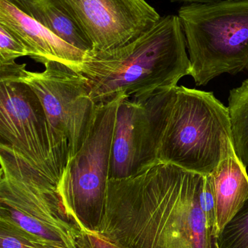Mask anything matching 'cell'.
<instances>
[{
  "instance_id": "ffe728a7",
  "label": "cell",
  "mask_w": 248,
  "mask_h": 248,
  "mask_svg": "<svg viewBox=\"0 0 248 248\" xmlns=\"http://www.w3.org/2000/svg\"><path fill=\"white\" fill-rule=\"evenodd\" d=\"M74 248H124L96 232L81 231L74 237Z\"/></svg>"
},
{
  "instance_id": "ba28073f",
  "label": "cell",
  "mask_w": 248,
  "mask_h": 248,
  "mask_svg": "<svg viewBox=\"0 0 248 248\" xmlns=\"http://www.w3.org/2000/svg\"><path fill=\"white\" fill-rule=\"evenodd\" d=\"M176 87L147 98L121 100L109 179L129 177L157 161L159 144L174 102Z\"/></svg>"
},
{
  "instance_id": "52a82bcc",
  "label": "cell",
  "mask_w": 248,
  "mask_h": 248,
  "mask_svg": "<svg viewBox=\"0 0 248 248\" xmlns=\"http://www.w3.org/2000/svg\"><path fill=\"white\" fill-rule=\"evenodd\" d=\"M44 65L42 72H32L16 61L0 63V78L24 83L34 92L53 128L68 140L69 160L84 141L96 105L80 71L54 61Z\"/></svg>"
},
{
  "instance_id": "e0dca14e",
  "label": "cell",
  "mask_w": 248,
  "mask_h": 248,
  "mask_svg": "<svg viewBox=\"0 0 248 248\" xmlns=\"http://www.w3.org/2000/svg\"><path fill=\"white\" fill-rule=\"evenodd\" d=\"M0 248H60L42 241L7 221L0 220Z\"/></svg>"
},
{
  "instance_id": "d6986e66",
  "label": "cell",
  "mask_w": 248,
  "mask_h": 248,
  "mask_svg": "<svg viewBox=\"0 0 248 248\" xmlns=\"http://www.w3.org/2000/svg\"><path fill=\"white\" fill-rule=\"evenodd\" d=\"M200 205L215 240L217 228L215 200L209 174L204 176L203 185L200 193Z\"/></svg>"
},
{
  "instance_id": "2e32d148",
  "label": "cell",
  "mask_w": 248,
  "mask_h": 248,
  "mask_svg": "<svg viewBox=\"0 0 248 248\" xmlns=\"http://www.w3.org/2000/svg\"><path fill=\"white\" fill-rule=\"evenodd\" d=\"M218 248H248V200L215 240Z\"/></svg>"
},
{
  "instance_id": "277c9868",
  "label": "cell",
  "mask_w": 248,
  "mask_h": 248,
  "mask_svg": "<svg viewBox=\"0 0 248 248\" xmlns=\"http://www.w3.org/2000/svg\"><path fill=\"white\" fill-rule=\"evenodd\" d=\"M178 16L197 85L248 71V0L186 4Z\"/></svg>"
},
{
  "instance_id": "8fae6325",
  "label": "cell",
  "mask_w": 248,
  "mask_h": 248,
  "mask_svg": "<svg viewBox=\"0 0 248 248\" xmlns=\"http://www.w3.org/2000/svg\"><path fill=\"white\" fill-rule=\"evenodd\" d=\"M0 25L14 35L36 62H61L80 71L87 53L64 42L9 0H0Z\"/></svg>"
},
{
  "instance_id": "9c48e42d",
  "label": "cell",
  "mask_w": 248,
  "mask_h": 248,
  "mask_svg": "<svg viewBox=\"0 0 248 248\" xmlns=\"http://www.w3.org/2000/svg\"><path fill=\"white\" fill-rule=\"evenodd\" d=\"M0 164V203L42 221L74 242L82 230L68 217L58 186L1 144Z\"/></svg>"
},
{
  "instance_id": "7402d4cb",
  "label": "cell",
  "mask_w": 248,
  "mask_h": 248,
  "mask_svg": "<svg viewBox=\"0 0 248 248\" xmlns=\"http://www.w3.org/2000/svg\"><path fill=\"white\" fill-rule=\"evenodd\" d=\"M214 246H215V248H218V245H217V243H215H215H214Z\"/></svg>"
},
{
  "instance_id": "5bb4252c",
  "label": "cell",
  "mask_w": 248,
  "mask_h": 248,
  "mask_svg": "<svg viewBox=\"0 0 248 248\" xmlns=\"http://www.w3.org/2000/svg\"><path fill=\"white\" fill-rule=\"evenodd\" d=\"M229 111L231 119L234 150L248 166V78L230 91Z\"/></svg>"
},
{
  "instance_id": "4fadbf2b",
  "label": "cell",
  "mask_w": 248,
  "mask_h": 248,
  "mask_svg": "<svg viewBox=\"0 0 248 248\" xmlns=\"http://www.w3.org/2000/svg\"><path fill=\"white\" fill-rule=\"evenodd\" d=\"M20 11L74 47L87 52L93 46L65 0H9Z\"/></svg>"
},
{
  "instance_id": "7a4b0ae2",
  "label": "cell",
  "mask_w": 248,
  "mask_h": 248,
  "mask_svg": "<svg viewBox=\"0 0 248 248\" xmlns=\"http://www.w3.org/2000/svg\"><path fill=\"white\" fill-rule=\"evenodd\" d=\"M80 73L96 106L119 99H142L176 87L192 65L179 16L160 17L123 46L87 52Z\"/></svg>"
},
{
  "instance_id": "8992f818",
  "label": "cell",
  "mask_w": 248,
  "mask_h": 248,
  "mask_svg": "<svg viewBox=\"0 0 248 248\" xmlns=\"http://www.w3.org/2000/svg\"><path fill=\"white\" fill-rule=\"evenodd\" d=\"M0 144L58 186L69 158L68 140L53 128L34 92L7 78H0Z\"/></svg>"
},
{
  "instance_id": "7c38bea8",
  "label": "cell",
  "mask_w": 248,
  "mask_h": 248,
  "mask_svg": "<svg viewBox=\"0 0 248 248\" xmlns=\"http://www.w3.org/2000/svg\"><path fill=\"white\" fill-rule=\"evenodd\" d=\"M209 176L215 195L217 238L248 200V174L234 149Z\"/></svg>"
},
{
  "instance_id": "6da1fadb",
  "label": "cell",
  "mask_w": 248,
  "mask_h": 248,
  "mask_svg": "<svg viewBox=\"0 0 248 248\" xmlns=\"http://www.w3.org/2000/svg\"><path fill=\"white\" fill-rule=\"evenodd\" d=\"M203 180L160 161L109 179L98 234L124 248H215L200 205Z\"/></svg>"
},
{
  "instance_id": "44dd1931",
  "label": "cell",
  "mask_w": 248,
  "mask_h": 248,
  "mask_svg": "<svg viewBox=\"0 0 248 248\" xmlns=\"http://www.w3.org/2000/svg\"><path fill=\"white\" fill-rule=\"evenodd\" d=\"M172 2H182L185 4H208V3L219 2L227 0H170Z\"/></svg>"
},
{
  "instance_id": "9a60e30c",
  "label": "cell",
  "mask_w": 248,
  "mask_h": 248,
  "mask_svg": "<svg viewBox=\"0 0 248 248\" xmlns=\"http://www.w3.org/2000/svg\"><path fill=\"white\" fill-rule=\"evenodd\" d=\"M0 220L13 224L48 244L60 248H74V242L53 227L9 205L0 203Z\"/></svg>"
},
{
  "instance_id": "ac0fdd59",
  "label": "cell",
  "mask_w": 248,
  "mask_h": 248,
  "mask_svg": "<svg viewBox=\"0 0 248 248\" xmlns=\"http://www.w3.org/2000/svg\"><path fill=\"white\" fill-rule=\"evenodd\" d=\"M24 56H29L24 45L0 25V63L13 62L17 58Z\"/></svg>"
},
{
  "instance_id": "30bf717a",
  "label": "cell",
  "mask_w": 248,
  "mask_h": 248,
  "mask_svg": "<svg viewBox=\"0 0 248 248\" xmlns=\"http://www.w3.org/2000/svg\"><path fill=\"white\" fill-rule=\"evenodd\" d=\"M93 46L105 51L123 46L160 19L146 0H65Z\"/></svg>"
},
{
  "instance_id": "3957f363",
  "label": "cell",
  "mask_w": 248,
  "mask_h": 248,
  "mask_svg": "<svg viewBox=\"0 0 248 248\" xmlns=\"http://www.w3.org/2000/svg\"><path fill=\"white\" fill-rule=\"evenodd\" d=\"M234 149L228 107L211 92L177 86L157 161L205 176Z\"/></svg>"
},
{
  "instance_id": "5b68a950",
  "label": "cell",
  "mask_w": 248,
  "mask_h": 248,
  "mask_svg": "<svg viewBox=\"0 0 248 248\" xmlns=\"http://www.w3.org/2000/svg\"><path fill=\"white\" fill-rule=\"evenodd\" d=\"M122 100L96 106L84 141L68 160L58 183L64 208L82 231L97 233L101 224L116 116Z\"/></svg>"
}]
</instances>
